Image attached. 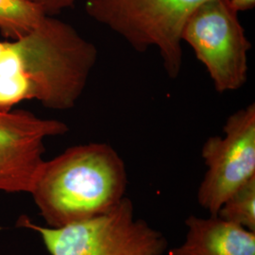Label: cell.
Returning a JSON list of instances; mask_svg holds the SVG:
<instances>
[{
  "mask_svg": "<svg viewBox=\"0 0 255 255\" xmlns=\"http://www.w3.org/2000/svg\"><path fill=\"white\" fill-rule=\"evenodd\" d=\"M68 129L27 111L0 110V191L30 194L45 164V140Z\"/></svg>",
  "mask_w": 255,
  "mask_h": 255,
  "instance_id": "cell-7",
  "label": "cell"
},
{
  "mask_svg": "<svg viewBox=\"0 0 255 255\" xmlns=\"http://www.w3.org/2000/svg\"><path fill=\"white\" fill-rule=\"evenodd\" d=\"M227 2L231 9L237 13L254 9L255 6V0H227Z\"/></svg>",
  "mask_w": 255,
  "mask_h": 255,
  "instance_id": "cell-12",
  "label": "cell"
},
{
  "mask_svg": "<svg viewBox=\"0 0 255 255\" xmlns=\"http://www.w3.org/2000/svg\"><path fill=\"white\" fill-rule=\"evenodd\" d=\"M6 46V41H0V54L2 53V51L4 50Z\"/></svg>",
  "mask_w": 255,
  "mask_h": 255,
  "instance_id": "cell-13",
  "label": "cell"
},
{
  "mask_svg": "<svg viewBox=\"0 0 255 255\" xmlns=\"http://www.w3.org/2000/svg\"><path fill=\"white\" fill-rule=\"evenodd\" d=\"M98 50L71 25L46 15L33 30L6 41L0 54V110L36 100L46 108H73L96 64Z\"/></svg>",
  "mask_w": 255,
  "mask_h": 255,
  "instance_id": "cell-1",
  "label": "cell"
},
{
  "mask_svg": "<svg viewBox=\"0 0 255 255\" xmlns=\"http://www.w3.org/2000/svg\"><path fill=\"white\" fill-rule=\"evenodd\" d=\"M208 0H86L85 10L138 52L158 50L167 76L175 80L183 62V27Z\"/></svg>",
  "mask_w": 255,
  "mask_h": 255,
  "instance_id": "cell-3",
  "label": "cell"
},
{
  "mask_svg": "<svg viewBox=\"0 0 255 255\" xmlns=\"http://www.w3.org/2000/svg\"><path fill=\"white\" fill-rule=\"evenodd\" d=\"M20 223L41 236L51 255H163L167 248L162 233L134 219L126 197L102 216L63 227L38 226L26 218Z\"/></svg>",
  "mask_w": 255,
  "mask_h": 255,
  "instance_id": "cell-4",
  "label": "cell"
},
{
  "mask_svg": "<svg viewBox=\"0 0 255 255\" xmlns=\"http://www.w3.org/2000/svg\"><path fill=\"white\" fill-rule=\"evenodd\" d=\"M44 10L46 15H54L63 9L72 7L80 0H30Z\"/></svg>",
  "mask_w": 255,
  "mask_h": 255,
  "instance_id": "cell-11",
  "label": "cell"
},
{
  "mask_svg": "<svg viewBox=\"0 0 255 255\" xmlns=\"http://www.w3.org/2000/svg\"><path fill=\"white\" fill-rule=\"evenodd\" d=\"M185 225V241L168 255H255V232L218 216H190Z\"/></svg>",
  "mask_w": 255,
  "mask_h": 255,
  "instance_id": "cell-8",
  "label": "cell"
},
{
  "mask_svg": "<svg viewBox=\"0 0 255 255\" xmlns=\"http://www.w3.org/2000/svg\"><path fill=\"white\" fill-rule=\"evenodd\" d=\"M217 216L255 232V177L229 196Z\"/></svg>",
  "mask_w": 255,
  "mask_h": 255,
  "instance_id": "cell-10",
  "label": "cell"
},
{
  "mask_svg": "<svg viewBox=\"0 0 255 255\" xmlns=\"http://www.w3.org/2000/svg\"><path fill=\"white\" fill-rule=\"evenodd\" d=\"M126 165L107 143L67 148L45 161L30 195L48 227L102 216L125 198Z\"/></svg>",
  "mask_w": 255,
  "mask_h": 255,
  "instance_id": "cell-2",
  "label": "cell"
},
{
  "mask_svg": "<svg viewBox=\"0 0 255 255\" xmlns=\"http://www.w3.org/2000/svg\"><path fill=\"white\" fill-rule=\"evenodd\" d=\"M46 15L30 0H0V31L16 40L33 30Z\"/></svg>",
  "mask_w": 255,
  "mask_h": 255,
  "instance_id": "cell-9",
  "label": "cell"
},
{
  "mask_svg": "<svg viewBox=\"0 0 255 255\" xmlns=\"http://www.w3.org/2000/svg\"><path fill=\"white\" fill-rule=\"evenodd\" d=\"M182 40L205 66L217 91H237L245 85L252 44L227 0H208L195 9Z\"/></svg>",
  "mask_w": 255,
  "mask_h": 255,
  "instance_id": "cell-5",
  "label": "cell"
},
{
  "mask_svg": "<svg viewBox=\"0 0 255 255\" xmlns=\"http://www.w3.org/2000/svg\"><path fill=\"white\" fill-rule=\"evenodd\" d=\"M224 136L209 137L201 156L207 171L198 190V201L217 216L230 195L255 177V104L229 117Z\"/></svg>",
  "mask_w": 255,
  "mask_h": 255,
  "instance_id": "cell-6",
  "label": "cell"
}]
</instances>
